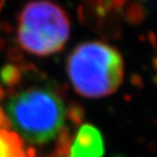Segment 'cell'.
<instances>
[{"label":"cell","mask_w":157,"mask_h":157,"mask_svg":"<svg viewBox=\"0 0 157 157\" xmlns=\"http://www.w3.org/2000/svg\"><path fill=\"white\" fill-rule=\"evenodd\" d=\"M11 130L32 146H45L56 140L64 129L67 109L56 92L27 89L12 95L5 106Z\"/></svg>","instance_id":"cell-1"},{"label":"cell","mask_w":157,"mask_h":157,"mask_svg":"<svg viewBox=\"0 0 157 157\" xmlns=\"http://www.w3.org/2000/svg\"><path fill=\"white\" fill-rule=\"evenodd\" d=\"M67 71L75 91L84 98L111 95L124 80V61L115 48L102 42H85L67 58Z\"/></svg>","instance_id":"cell-2"},{"label":"cell","mask_w":157,"mask_h":157,"mask_svg":"<svg viewBox=\"0 0 157 157\" xmlns=\"http://www.w3.org/2000/svg\"><path fill=\"white\" fill-rule=\"evenodd\" d=\"M70 36V21L62 7L49 0H34L25 6L17 39L25 50L36 56L61 51Z\"/></svg>","instance_id":"cell-3"},{"label":"cell","mask_w":157,"mask_h":157,"mask_svg":"<svg viewBox=\"0 0 157 157\" xmlns=\"http://www.w3.org/2000/svg\"><path fill=\"white\" fill-rule=\"evenodd\" d=\"M104 151V141L99 129L93 124H85L73 139L69 157H102Z\"/></svg>","instance_id":"cell-4"},{"label":"cell","mask_w":157,"mask_h":157,"mask_svg":"<svg viewBox=\"0 0 157 157\" xmlns=\"http://www.w3.org/2000/svg\"><path fill=\"white\" fill-rule=\"evenodd\" d=\"M0 157H33L22 140L10 128H0Z\"/></svg>","instance_id":"cell-5"}]
</instances>
